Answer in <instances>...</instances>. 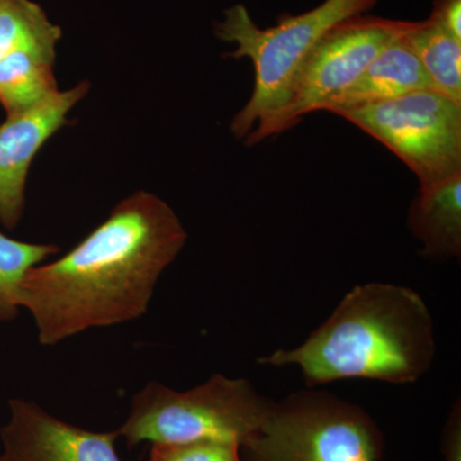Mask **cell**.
<instances>
[{
  "label": "cell",
  "instance_id": "1",
  "mask_svg": "<svg viewBox=\"0 0 461 461\" xmlns=\"http://www.w3.org/2000/svg\"><path fill=\"white\" fill-rule=\"evenodd\" d=\"M186 240L165 200L147 191L127 196L66 256L27 272L21 308L32 314L39 342L53 346L140 318Z\"/></svg>",
  "mask_w": 461,
  "mask_h": 461
},
{
  "label": "cell",
  "instance_id": "2",
  "mask_svg": "<svg viewBox=\"0 0 461 461\" xmlns=\"http://www.w3.org/2000/svg\"><path fill=\"white\" fill-rule=\"evenodd\" d=\"M436 354L433 321L420 294L390 284L354 287L304 344L258 362L299 366L309 387L339 379L412 384Z\"/></svg>",
  "mask_w": 461,
  "mask_h": 461
},
{
  "label": "cell",
  "instance_id": "3",
  "mask_svg": "<svg viewBox=\"0 0 461 461\" xmlns=\"http://www.w3.org/2000/svg\"><path fill=\"white\" fill-rule=\"evenodd\" d=\"M375 3L326 0L299 16L282 18L269 29H260L242 5L227 9L215 32L221 41L236 45L230 58H249L256 71L253 94L230 122L235 138L247 139L257 126L285 107L300 67L332 27L366 14Z\"/></svg>",
  "mask_w": 461,
  "mask_h": 461
},
{
  "label": "cell",
  "instance_id": "4",
  "mask_svg": "<svg viewBox=\"0 0 461 461\" xmlns=\"http://www.w3.org/2000/svg\"><path fill=\"white\" fill-rule=\"evenodd\" d=\"M272 405L244 378L214 375L187 391L149 382L133 396L129 417L117 433L130 447L200 439L242 447L262 429Z\"/></svg>",
  "mask_w": 461,
  "mask_h": 461
},
{
  "label": "cell",
  "instance_id": "5",
  "mask_svg": "<svg viewBox=\"0 0 461 461\" xmlns=\"http://www.w3.org/2000/svg\"><path fill=\"white\" fill-rule=\"evenodd\" d=\"M241 448L247 461H381L384 436L360 406L303 391L273 402L262 429Z\"/></svg>",
  "mask_w": 461,
  "mask_h": 461
},
{
  "label": "cell",
  "instance_id": "6",
  "mask_svg": "<svg viewBox=\"0 0 461 461\" xmlns=\"http://www.w3.org/2000/svg\"><path fill=\"white\" fill-rule=\"evenodd\" d=\"M335 114L390 149L417 175L420 187L461 173V104L435 90Z\"/></svg>",
  "mask_w": 461,
  "mask_h": 461
},
{
  "label": "cell",
  "instance_id": "7",
  "mask_svg": "<svg viewBox=\"0 0 461 461\" xmlns=\"http://www.w3.org/2000/svg\"><path fill=\"white\" fill-rule=\"evenodd\" d=\"M412 25L409 21L360 14L332 27L300 67L285 107L257 126L245 140L256 145L293 129L306 114L323 111L330 100L350 87L369 63Z\"/></svg>",
  "mask_w": 461,
  "mask_h": 461
},
{
  "label": "cell",
  "instance_id": "8",
  "mask_svg": "<svg viewBox=\"0 0 461 461\" xmlns=\"http://www.w3.org/2000/svg\"><path fill=\"white\" fill-rule=\"evenodd\" d=\"M89 90V81L58 90L0 124V223L5 229H16L23 220L27 175L33 159L51 136L71 123L67 115Z\"/></svg>",
  "mask_w": 461,
  "mask_h": 461
},
{
  "label": "cell",
  "instance_id": "9",
  "mask_svg": "<svg viewBox=\"0 0 461 461\" xmlns=\"http://www.w3.org/2000/svg\"><path fill=\"white\" fill-rule=\"evenodd\" d=\"M0 438V461H121L117 430L80 429L23 399L9 400V420Z\"/></svg>",
  "mask_w": 461,
  "mask_h": 461
},
{
  "label": "cell",
  "instance_id": "10",
  "mask_svg": "<svg viewBox=\"0 0 461 461\" xmlns=\"http://www.w3.org/2000/svg\"><path fill=\"white\" fill-rule=\"evenodd\" d=\"M60 27L53 25L0 59V104L7 117L25 112L58 91L54 65Z\"/></svg>",
  "mask_w": 461,
  "mask_h": 461
},
{
  "label": "cell",
  "instance_id": "11",
  "mask_svg": "<svg viewBox=\"0 0 461 461\" xmlns=\"http://www.w3.org/2000/svg\"><path fill=\"white\" fill-rule=\"evenodd\" d=\"M403 36L384 48L357 80L330 100L323 111L335 113L341 109L387 102L414 91L435 90Z\"/></svg>",
  "mask_w": 461,
  "mask_h": 461
},
{
  "label": "cell",
  "instance_id": "12",
  "mask_svg": "<svg viewBox=\"0 0 461 461\" xmlns=\"http://www.w3.org/2000/svg\"><path fill=\"white\" fill-rule=\"evenodd\" d=\"M409 229L423 244V254L435 260L461 253V173L420 187L409 212Z\"/></svg>",
  "mask_w": 461,
  "mask_h": 461
},
{
  "label": "cell",
  "instance_id": "13",
  "mask_svg": "<svg viewBox=\"0 0 461 461\" xmlns=\"http://www.w3.org/2000/svg\"><path fill=\"white\" fill-rule=\"evenodd\" d=\"M403 39L429 75L433 89L461 104V41L430 17L414 23Z\"/></svg>",
  "mask_w": 461,
  "mask_h": 461
},
{
  "label": "cell",
  "instance_id": "14",
  "mask_svg": "<svg viewBox=\"0 0 461 461\" xmlns=\"http://www.w3.org/2000/svg\"><path fill=\"white\" fill-rule=\"evenodd\" d=\"M54 244H30L0 232V321L20 314L23 278L33 267L59 253Z\"/></svg>",
  "mask_w": 461,
  "mask_h": 461
},
{
  "label": "cell",
  "instance_id": "15",
  "mask_svg": "<svg viewBox=\"0 0 461 461\" xmlns=\"http://www.w3.org/2000/svg\"><path fill=\"white\" fill-rule=\"evenodd\" d=\"M53 25L32 0H0V59Z\"/></svg>",
  "mask_w": 461,
  "mask_h": 461
},
{
  "label": "cell",
  "instance_id": "16",
  "mask_svg": "<svg viewBox=\"0 0 461 461\" xmlns=\"http://www.w3.org/2000/svg\"><path fill=\"white\" fill-rule=\"evenodd\" d=\"M240 450L238 444L214 439L153 444L149 461H241Z\"/></svg>",
  "mask_w": 461,
  "mask_h": 461
},
{
  "label": "cell",
  "instance_id": "17",
  "mask_svg": "<svg viewBox=\"0 0 461 461\" xmlns=\"http://www.w3.org/2000/svg\"><path fill=\"white\" fill-rule=\"evenodd\" d=\"M444 461H461V409L460 402L455 403L446 421L442 436Z\"/></svg>",
  "mask_w": 461,
  "mask_h": 461
},
{
  "label": "cell",
  "instance_id": "18",
  "mask_svg": "<svg viewBox=\"0 0 461 461\" xmlns=\"http://www.w3.org/2000/svg\"><path fill=\"white\" fill-rule=\"evenodd\" d=\"M430 18L461 41V0H436Z\"/></svg>",
  "mask_w": 461,
  "mask_h": 461
}]
</instances>
